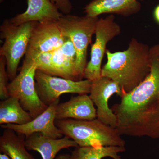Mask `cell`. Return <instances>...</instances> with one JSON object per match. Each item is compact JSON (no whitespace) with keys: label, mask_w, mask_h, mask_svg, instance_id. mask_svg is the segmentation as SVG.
Returning <instances> with one entry per match:
<instances>
[{"label":"cell","mask_w":159,"mask_h":159,"mask_svg":"<svg viewBox=\"0 0 159 159\" xmlns=\"http://www.w3.org/2000/svg\"><path fill=\"white\" fill-rule=\"evenodd\" d=\"M149 59L148 76L111 109L121 135L159 139V44L150 48Z\"/></svg>","instance_id":"6da1fadb"},{"label":"cell","mask_w":159,"mask_h":159,"mask_svg":"<svg viewBox=\"0 0 159 159\" xmlns=\"http://www.w3.org/2000/svg\"><path fill=\"white\" fill-rule=\"evenodd\" d=\"M150 48L146 44L132 39L125 51L106 52L107 62L101 70V77H108L117 83L122 94L136 88L150 71Z\"/></svg>","instance_id":"7a4b0ae2"},{"label":"cell","mask_w":159,"mask_h":159,"mask_svg":"<svg viewBox=\"0 0 159 159\" xmlns=\"http://www.w3.org/2000/svg\"><path fill=\"white\" fill-rule=\"evenodd\" d=\"M61 132L81 147H125V141L116 128L101 122L93 120L66 119L55 120Z\"/></svg>","instance_id":"3957f363"},{"label":"cell","mask_w":159,"mask_h":159,"mask_svg":"<svg viewBox=\"0 0 159 159\" xmlns=\"http://www.w3.org/2000/svg\"><path fill=\"white\" fill-rule=\"evenodd\" d=\"M98 17L80 16L70 14H63L57 22L62 34L70 39L77 54L76 73L77 80L84 77L87 64L88 48L95 34Z\"/></svg>","instance_id":"277c9868"},{"label":"cell","mask_w":159,"mask_h":159,"mask_svg":"<svg viewBox=\"0 0 159 159\" xmlns=\"http://www.w3.org/2000/svg\"><path fill=\"white\" fill-rule=\"evenodd\" d=\"M38 23L29 22L16 25L6 19L1 25L0 36L4 42L0 48V56L6 58L7 74L11 80L17 76L20 61L25 55L32 31Z\"/></svg>","instance_id":"5b68a950"},{"label":"cell","mask_w":159,"mask_h":159,"mask_svg":"<svg viewBox=\"0 0 159 159\" xmlns=\"http://www.w3.org/2000/svg\"><path fill=\"white\" fill-rule=\"evenodd\" d=\"M36 70L34 61L23 63L19 74L7 86L9 97L18 99L23 108L29 113L33 119L42 114L48 107L40 99L36 91Z\"/></svg>","instance_id":"8992f818"},{"label":"cell","mask_w":159,"mask_h":159,"mask_svg":"<svg viewBox=\"0 0 159 159\" xmlns=\"http://www.w3.org/2000/svg\"><path fill=\"white\" fill-rule=\"evenodd\" d=\"M35 88L40 99L49 106L65 93L78 95L90 93L92 81L88 80L78 81L57 77L39 70L35 74Z\"/></svg>","instance_id":"52a82bcc"},{"label":"cell","mask_w":159,"mask_h":159,"mask_svg":"<svg viewBox=\"0 0 159 159\" xmlns=\"http://www.w3.org/2000/svg\"><path fill=\"white\" fill-rule=\"evenodd\" d=\"M115 19L114 15L110 14L97 21L96 40L91 46L90 60L84 71V77L86 79L93 81L101 77V64L106 52L107 45L121 32V27Z\"/></svg>","instance_id":"ba28073f"},{"label":"cell","mask_w":159,"mask_h":159,"mask_svg":"<svg viewBox=\"0 0 159 159\" xmlns=\"http://www.w3.org/2000/svg\"><path fill=\"white\" fill-rule=\"evenodd\" d=\"M67 38L61 33L57 22L38 23L31 33L23 63L34 62L39 54L55 51Z\"/></svg>","instance_id":"9c48e42d"},{"label":"cell","mask_w":159,"mask_h":159,"mask_svg":"<svg viewBox=\"0 0 159 159\" xmlns=\"http://www.w3.org/2000/svg\"><path fill=\"white\" fill-rule=\"evenodd\" d=\"M122 89L117 83L105 77L92 81L89 97L97 107V118L104 124L116 128V115L108 105L110 98L114 94L122 97Z\"/></svg>","instance_id":"30bf717a"},{"label":"cell","mask_w":159,"mask_h":159,"mask_svg":"<svg viewBox=\"0 0 159 159\" xmlns=\"http://www.w3.org/2000/svg\"><path fill=\"white\" fill-rule=\"evenodd\" d=\"M59 99L49 106L42 114L31 122L23 125L8 124L1 125L2 128L12 129L18 134L28 138L34 133H40L45 136L51 139L62 138L63 134L55 124L56 110L59 103Z\"/></svg>","instance_id":"8fae6325"},{"label":"cell","mask_w":159,"mask_h":159,"mask_svg":"<svg viewBox=\"0 0 159 159\" xmlns=\"http://www.w3.org/2000/svg\"><path fill=\"white\" fill-rule=\"evenodd\" d=\"M63 14L50 0H28L26 11L9 20L16 25L29 22H57Z\"/></svg>","instance_id":"7c38bea8"},{"label":"cell","mask_w":159,"mask_h":159,"mask_svg":"<svg viewBox=\"0 0 159 159\" xmlns=\"http://www.w3.org/2000/svg\"><path fill=\"white\" fill-rule=\"evenodd\" d=\"M97 118V109L87 94L72 97L69 101L59 103L56 108V120H93Z\"/></svg>","instance_id":"4fadbf2b"},{"label":"cell","mask_w":159,"mask_h":159,"mask_svg":"<svg viewBox=\"0 0 159 159\" xmlns=\"http://www.w3.org/2000/svg\"><path fill=\"white\" fill-rule=\"evenodd\" d=\"M142 5L138 0H93L84 7L86 15L98 17L102 14L130 16L140 11Z\"/></svg>","instance_id":"5bb4252c"},{"label":"cell","mask_w":159,"mask_h":159,"mask_svg":"<svg viewBox=\"0 0 159 159\" xmlns=\"http://www.w3.org/2000/svg\"><path fill=\"white\" fill-rule=\"evenodd\" d=\"M76 57L74 44L68 38L60 48L53 51L50 75L78 81L75 68Z\"/></svg>","instance_id":"9a60e30c"},{"label":"cell","mask_w":159,"mask_h":159,"mask_svg":"<svg viewBox=\"0 0 159 159\" xmlns=\"http://www.w3.org/2000/svg\"><path fill=\"white\" fill-rule=\"evenodd\" d=\"M25 143L27 150L37 152L42 159H55L60 151L78 146L75 141L66 136L60 139H51L40 133H34L25 138Z\"/></svg>","instance_id":"2e32d148"},{"label":"cell","mask_w":159,"mask_h":159,"mask_svg":"<svg viewBox=\"0 0 159 159\" xmlns=\"http://www.w3.org/2000/svg\"><path fill=\"white\" fill-rule=\"evenodd\" d=\"M25 137L10 129L6 128L0 137V151L11 159H35L27 151Z\"/></svg>","instance_id":"e0dca14e"},{"label":"cell","mask_w":159,"mask_h":159,"mask_svg":"<svg viewBox=\"0 0 159 159\" xmlns=\"http://www.w3.org/2000/svg\"><path fill=\"white\" fill-rule=\"evenodd\" d=\"M33 120L16 97H9L0 102V124L23 125Z\"/></svg>","instance_id":"ac0fdd59"},{"label":"cell","mask_w":159,"mask_h":159,"mask_svg":"<svg viewBox=\"0 0 159 159\" xmlns=\"http://www.w3.org/2000/svg\"><path fill=\"white\" fill-rule=\"evenodd\" d=\"M125 150L120 146H92L75 147L71 155V159H102L109 157L113 159H122L118 154Z\"/></svg>","instance_id":"d6986e66"},{"label":"cell","mask_w":159,"mask_h":159,"mask_svg":"<svg viewBox=\"0 0 159 159\" xmlns=\"http://www.w3.org/2000/svg\"><path fill=\"white\" fill-rule=\"evenodd\" d=\"M9 78L6 70V58L4 56H0V99L2 100L9 97L7 90Z\"/></svg>","instance_id":"ffe728a7"},{"label":"cell","mask_w":159,"mask_h":159,"mask_svg":"<svg viewBox=\"0 0 159 159\" xmlns=\"http://www.w3.org/2000/svg\"><path fill=\"white\" fill-rule=\"evenodd\" d=\"M64 15L69 14L72 10L73 6L70 0H50Z\"/></svg>","instance_id":"44dd1931"},{"label":"cell","mask_w":159,"mask_h":159,"mask_svg":"<svg viewBox=\"0 0 159 159\" xmlns=\"http://www.w3.org/2000/svg\"><path fill=\"white\" fill-rule=\"evenodd\" d=\"M153 17L155 20L159 25V5L157 6L154 10Z\"/></svg>","instance_id":"7402d4cb"},{"label":"cell","mask_w":159,"mask_h":159,"mask_svg":"<svg viewBox=\"0 0 159 159\" xmlns=\"http://www.w3.org/2000/svg\"><path fill=\"white\" fill-rule=\"evenodd\" d=\"M55 159H71V155L68 154H62L57 156Z\"/></svg>","instance_id":"603a6c76"},{"label":"cell","mask_w":159,"mask_h":159,"mask_svg":"<svg viewBox=\"0 0 159 159\" xmlns=\"http://www.w3.org/2000/svg\"><path fill=\"white\" fill-rule=\"evenodd\" d=\"M0 159H11L8 155L6 154L1 153L0 154Z\"/></svg>","instance_id":"cb8c5ba5"},{"label":"cell","mask_w":159,"mask_h":159,"mask_svg":"<svg viewBox=\"0 0 159 159\" xmlns=\"http://www.w3.org/2000/svg\"><path fill=\"white\" fill-rule=\"evenodd\" d=\"M3 0H1V2L2 3V2Z\"/></svg>","instance_id":"d4e9b609"}]
</instances>
